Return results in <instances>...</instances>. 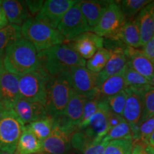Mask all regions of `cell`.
Instances as JSON below:
<instances>
[{"label":"cell","mask_w":154,"mask_h":154,"mask_svg":"<svg viewBox=\"0 0 154 154\" xmlns=\"http://www.w3.org/2000/svg\"><path fill=\"white\" fill-rule=\"evenodd\" d=\"M6 70L21 76L39 69L38 54L31 42L22 37L9 44L3 57Z\"/></svg>","instance_id":"6da1fadb"},{"label":"cell","mask_w":154,"mask_h":154,"mask_svg":"<svg viewBox=\"0 0 154 154\" xmlns=\"http://www.w3.org/2000/svg\"><path fill=\"white\" fill-rule=\"evenodd\" d=\"M40 64L50 76H57L72 67L85 66L86 61L68 44H59L38 53Z\"/></svg>","instance_id":"7a4b0ae2"},{"label":"cell","mask_w":154,"mask_h":154,"mask_svg":"<svg viewBox=\"0 0 154 154\" xmlns=\"http://www.w3.org/2000/svg\"><path fill=\"white\" fill-rule=\"evenodd\" d=\"M74 93L69 70L50 76L45 103L49 116L54 119L62 115Z\"/></svg>","instance_id":"3957f363"},{"label":"cell","mask_w":154,"mask_h":154,"mask_svg":"<svg viewBox=\"0 0 154 154\" xmlns=\"http://www.w3.org/2000/svg\"><path fill=\"white\" fill-rule=\"evenodd\" d=\"M21 33L23 38L33 44L38 53L66 41L57 29L35 18H29L22 25Z\"/></svg>","instance_id":"277c9868"},{"label":"cell","mask_w":154,"mask_h":154,"mask_svg":"<svg viewBox=\"0 0 154 154\" xmlns=\"http://www.w3.org/2000/svg\"><path fill=\"white\" fill-rule=\"evenodd\" d=\"M50 76L42 68L19 76V94L22 99L45 106Z\"/></svg>","instance_id":"5b68a950"},{"label":"cell","mask_w":154,"mask_h":154,"mask_svg":"<svg viewBox=\"0 0 154 154\" xmlns=\"http://www.w3.org/2000/svg\"><path fill=\"white\" fill-rule=\"evenodd\" d=\"M24 128L13 109L6 111L0 120V150L14 153Z\"/></svg>","instance_id":"8992f818"},{"label":"cell","mask_w":154,"mask_h":154,"mask_svg":"<svg viewBox=\"0 0 154 154\" xmlns=\"http://www.w3.org/2000/svg\"><path fill=\"white\" fill-rule=\"evenodd\" d=\"M57 30L66 41L73 40L86 32H93L82 14L80 1L73 6L65 14L58 26Z\"/></svg>","instance_id":"52a82bcc"},{"label":"cell","mask_w":154,"mask_h":154,"mask_svg":"<svg viewBox=\"0 0 154 154\" xmlns=\"http://www.w3.org/2000/svg\"><path fill=\"white\" fill-rule=\"evenodd\" d=\"M126 21L119 2L111 1L93 32L101 37L110 38L117 34Z\"/></svg>","instance_id":"ba28073f"},{"label":"cell","mask_w":154,"mask_h":154,"mask_svg":"<svg viewBox=\"0 0 154 154\" xmlns=\"http://www.w3.org/2000/svg\"><path fill=\"white\" fill-rule=\"evenodd\" d=\"M69 74L75 93L87 99L99 95L98 74L85 66H76L69 69Z\"/></svg>","instance_id":"9c48e42d"},{"label":"cell","mask_w":154,"mask_h":154,"mask_svg":"<svg viewBox=\"0 0 154 154\" xmlns=\"http://www.w3.org/2000/svg\"><path fill=\"white\" fill-rule=\"evenodd\" d=\"M79 1L76 0H47L38 14L36 20L57 29L65 14Z\"/></svg>","instance_id":"30bf717a"},{"label":"cell","mask_w":154,"mask_h":154,"mask_svg":"<svg viewBox=\"0 0 154 154\" xmlns=\"http://www.w3.org/2000/svg\"><path fill=\"white\" fill-rule=\"evenodd\" d=\"M146 86L125 88L128 96L122 116L131 129L139 125L143 108V91Z\"/></svg>","instance_id":"8fae6325"},{"label":"cell","mask_w":154,"mask_h":154,"mask_svg":"<svg viewBox=\"0 0 154 154\" xmlns=\"http://www.w3.org/2000/svg\"><path fill=\"white\" fill-rule=\"evenodd\" d=\"M19 76L4 69L0 76V103L7 110L14 109L20 99L19 88Z\"/></svg>","instance_id":"7c38bea8"},{"label":"cell","mask_w":154,"mask_h":154,"mask_svg":"<svg viewBox=\"0 0 154 154\" xmlns=\"http://www.w3.org/2000/svg\"><path fill=\"white\" fill-rule=\"evenodd\" d=\"M111 109L105 99H101L99 102V108L94 115L87 126L84 128L86 134L94 140H101L106 136L109 132L108 128V117Z\"/></svg>","instance_id":"4fadbf2b"},{"label":"cell","mask_w":154,"mask_h":154,"mask_svg":"<svg viewBox=\"0 0 154 154\" xmlns=\"http://www.w3.org/2000/svg\"><path fill=\"white\" fill-rule=\"evenodd\" d=\"M68 42V45L80 57L84 59H89L98 50L103 47L104 38L93 32H88Z\"/></svg>","instance_id":"5bb4252c"},{"label":"cell","mask_w":154,"mask_h":154,"mask_svg":"<svg viewBox=\"0 0 154 154\" xmlns=\"http://www.w3.org/2000/svg\"><path fill=\"white\" fill-rule=\"evenodd\" d=\"M71 138V135L63 131L54 122L51 135L42 141V150L47 154H66L72 149Z\"/></svg>","instance_id":"9a60e30c"},{"label":"cell","mask_w":154,"mask_h":154,"mask_svg":"<svg viewBox=\"0 0 154 154\" xmlns=\"http://www.w3.org/2000/svg\"><path fill=\"white\" fill-rule=\"evenodd\" d=\"M124 53L127 59V65L151 81L154 75V62L143 54L142 49L126 46Z\"/></svg>","instance_id":"2e32d148"},{"label":"cell","mask_w":154,"mask_h":154,"mask_svg":"<svg viewBox=\"0 0 154 154\" xmlns=\"http://www.w3.org/2000/svg\"><path fill=\"white\" fill-rule=\"evenodd\" d=\"M13 110L24 125L49 116L45 106L37 102H30L20 98Z\"/></svg>","instance_id":"e0dca14e"},{"label":"cell","mask_w":154,"mask_h":154,"mask_svg":"<svg viewBox=\"0 0 154 154\" xmlns=\"http://www.w3.org/2000/svg\"><path fill=\"white\" fill-rule=\"evenodd\" d=\"M1 8L10 24L20 26L30 18L29 11L25 2L16 0L2 1Z\"/></svg>","instance_id":"ac0fdd59"},{"label":"cell","mask_w":154,"mask_h":154,"mask_svg":"<svg viewBox=\"0 0 154 154\" xmlns=\"http://www.w3.org/2000/svg\"><path fill=\"white\" fill-rule=\"evenodd\" d=\"M109 39L120 41L125 45L136 49L141 47L140 31L136 17L126 20L117 34Z\"/></svg>","instance_id":"d6986e66"},{"label":"cell","mask_w":154,"mask_h":154,"mask_svg":"<svg viewBox=\"0 0 154 154\" xmlns=\"http://www.w3.org/2000/svg\"><path fill=\"white\" fill-rule=\"evenodd\" d=\"M154 1L146 6L136 17L140 31L141 47L154 37L153 8Z\"/></svg>","instance_id":"ffe728a7"},{"label":"cell","mask_w":154,"mask_h":154,"mask_svg":"<svg viewBox=\"0 0 154 154\" xmlns=\"http://www.w3.org/2000/svg\"><path fill=\"white\" fill-rule=\"evenodd\" d=\"M111 1H80L81 10L88 26L94 30Z\"/></svg>","instance_id":"44dd1931"},{"label":"cell","mask_w":154,"mask_h":154,"mask_svg":"<svg viewBox=\"0 0 154 154\" xmlns=\"http://www.w3.org/2000/svg\"><path fill=\"white\" fill-rule=\"evenodd\" d=\"M42 151V141L25 126L17 143L16 152L18 154H36Z\"/></svg>","instance_id":"7402d4cb"},{"label":"cell","mask_w":154,"mask_h":154,"mask_svg":"<svg viewBox=\"0 0 154 154\" xmlns=\"http://www.w3.org/2000/svg\"><path fill=\"white\" fill-rule=\"evenodd\" d=\"M124 70L119 74L107 79L101 84L99 88V95L101 99H106L114 96L126 88Z\"/></svg>","instance_id":"603a6c76"},{"label":"cell","mask_w":154,"mask_h":154,"mask_svg":"<svg viewBox=\"0 0 154 154\" xmlns=\"http://www.w3.org/2000/svg\"><path fill=\"white\" fill-rule=\"evenodd\" d=\"M22 37L21 26L14 24H8L0 29V58H3L6 49L9 44Z\"/></svg>","instance_id":"cb8c5ba5"},{"label":"cell","mask_w":154,"mask_h":154,"mask_svg":"<svg viewBox=\"0 0 154 154\" xmlns=\"http://www.w3.org/2000/svg\"><path fill=\"white\" fill-rule=\"evenodd\" d=\"M34 133V134L42 141H44L51 135L54 126V119L51 116L33 121L25 126Z\"/></svg>","instance_id":"d4e9b609"},{"label":"cell","mask_w":154,"mask_h":154,"mask_svg":"<svg viewBox=\"0 0 154 154\" xmlns=\"http://www.w3.org/2000/svg\"><path fill=\"white\" fill-rule=\"evenodd\" d=\"M111 51L103 47L96 51L91 59L86 61V66L88 70L95 74H99L104 67L111 57Z\"/></svg>","instance_id":"484cf974"},{"label":"cell","mask_w":154,"mask_h":154,"mask_svg":"<svg viewBox=\"0 0 154 154\" xmlns=\"http://www.w3.org/2000/svg\"><path fill=\"white\" fill-rule=\"evenodd\" d=\"M151 2L148 0H123L119 2V5L126 20H128L134 18L136 14Z\"/></svg>","instance_id":"4316f807"},{"label":"cell","mask_w":154,"mask_h":154,"mask_svg":"<svg viewBox=\"0 0 154 154\" xmlns=\"http://www.w3.org/2000/svg\"><path fill=\"white\" fill-rule=\"evenodd\" d=\"M143 108L139 125L154 116V86H146L143 89Z\"/></svg>","instance_id":"83f0119b"},{"label":"cell","mask_w":154,"mask_h":154,"mask_svg":"<svg viewBox=\"0 0 154 154\" xmlns=\"http://www.w3.org/2000/svg\"><path fill=\"white\" fill-rule=\"evenodd\" d=\"M133 145L132 138L111 140L106 147L103 154H131Z\"/></svg>","instance_id":"f1b7e54d"},{"label":"cell","mask_w":154,"mask_h":154,"mask_svg":"<svg viewBox=\"0 0 154 154\" xmlns=\"http://www.w3.org/2000/svg\"><path fill=\"white\" fill-rule=\"evenodd\" d=\"M101 99L99 95L88 99L87 101L84 105L82 119L78 128H84L87 126L88 122L97 111L99 102L101 101Z\"/></svg>","instance_id":"f546056e"},{"label":"cell","mask_w":154,"mask_h":154,"mask_svg":"<svg viewBox=\"0 0 154 154\" xmlns=\"http://www.w3.org/2000/svg\"><path fill=\"white\" fill-rule=\"evenodd\" d=\"M124 76L126 87H131V86L138 87V86L151 85L150 81L138 74L128 65H126L124 70Z\"/></svg>","instance_id":"4dcf8cb0"},{"label":"cell","mask_w":154,"mask_h":154,"mask_svg":"<svg viewBox=\"0 0 154 154\" xmlns=\"http://www.w3.org/2000/svg\"><path fill=\"white\" fill-rule=\"evenodd\" d=\"M104 138L108 141L117 139H124V138H132L133 139L131 128L126 121L124 120L118 126L109 131Z\"/></svg>","instance_id":"1f68e13d"},{"label":"cell","mask_w":154,"mask_h":154,"mask_svg":"<svg viewBox=\"0 0 154 154\" xmlns=\"http://www.w3.org/2000/svg\"><path fill=\"white\" fill-rule=\"evenodd\" d=\"M127 93L126 90H123L114 96H110L105 100L112 112L119 116H123L125 106L127 100Z\"/></svg>","instance_id":"d6a6232c"},{"label":"cell","mask_w":154,"mask_h":154,"mask_svg":"<svg viewBox=\"0 0 154 154\" xmlns=\"http://www.w3.org/2000/svg\"><path fill=\"white\" fill-rule=\"evenodd\" d=\"M94 141V140L90 138L84 130L78 128L74 134H72L71 138V144L73 149L76 150L82 153V151L85 149L86 146Z\"/></svg>","instance_id":"836d02e7"},{"label":"cell","mask_w":154,"mask_h":154,"mask_svg":"<svg viewBox=\"0 0 154 154\" xmlns=\"http://www.w3.org/2000/svg\"><path fill=\"white\" fill-rule=\"evenodd\" d=\"M154 131V116L148 119L140 124L138 127V130L136 134L133 137L134 141L135 140H142L148 143L151 134Z\"/></svg>","instance_id":"e575fe53"},{"label":"cell","mask_w":154,"mask_h":154,"mask_svg":"<svg viewBox=\"0 0 154 154\" xmlns=\"http://www.w3.org/2000/svg\"><path fill=\"white\" fill-rule=\"evenodd\" d=\"M109 142L104 138L101 140H94L86 146L82 154H103Z\"/></svg>","instance_id":"d590c367"},{"label":"cell","mask_w":154,"mask_h":154,"mask_svg":"<svg viewBox=\"0 0 154 154\" xmlns=\"http://www.w3.org/2000/svg\"><path fill=\"white\" fill-rule=\"evenodd\" d=\"M131 154H154V148L149 143L142 140H135Z\"/></svg>","instance_id":"8d00e7d4"},{"label":"cell","mask_w":154,"mask_h":154,"mask_svg":"<svg viewBox=\"0 0 154 154\" xmlns=\"http://www.w3.org/2000/svg\"><path fill=\"white\" fill-rule=\"evenodd\" d=\"M25 3H26L28 10L29 13H31V14L36 16L43 7L44 1H42V0H40V1L34 0L33 1V0H32V1H25Z\"/></svg>","instance_id":"74e56055"},{"label":"cell","mask_w":154,"mask_h":154,"mask_svg":"<svg viewBox=\"0 0 154 154\" xmlns=\"http://www.w3.org/2000/svg\"><path fill=\"white\" fill-rule=\"evenodd\" d=\"M125 119L123 118V116L116 114V113H114L111 110L109 117H108V128H109V131H110L113 128L118 126L119 124H120Z\"/></svg>","instance_id":"f35d334b"},{"label":"cell","mask_w":154,"mask_h":154,"mask_svg":"<svg viewBox=\"0 0 154 154\" xmlns=\"http://www.w3.org/2000/svg\"><path fill=\"white\" fill-rule=\"evenodd\" d=\"M142 51L146 57L154 62V37L142 47Z\"/></svg>","instance_id":"ab89813d"},{"label":"cell","mask_w":154,"mask_h":154,"mask_svg":"<svg viewBox=\"0 0 154 154\" xmlns=\"http://www.w3.org/2000/svg\"><path fill=\"white\" fill-rule=\"evenodd\" d=\"M2 1H0V29L6 27L9 24L8 21H7V17L5 16V12H4L2 9L1 8Z\"/></svg>","instance_id":"60d3db41"},{"label":"cell","mask_w":154,"mask_h":154,"mask_svg":"<svg viewBox=\"0 0 154 154\" xmlns=\"http://www.w3.org/2000/svg\"><path fill=\"white\" fill-rule=\"evenodd\" d=\"M6 111H7V109H6L4 107V106L1 103H0V120H1L3 114L5 113Z\"/></svg>","instance_id":"b9f144b4"},{"label":"cell","mask_w":154,"mask_h":154,"mask_svg":"<svg viewBox=\"0 0 154 154\" xmlns=\"http://www.w3.org/2000/svg\"><path fill=\"white\" fill-rule=\"evenodd\" d=\"M148 143H149L150 145H151L152 147L154 148V131L153 134H151V137L149 139V141H148Z\"/></svg>","instance_id":"7bdbcfd3"},{"label":"cell","mask_w":154,"mask_h":154,"mask_svg":"<svg viewBox=\"0 0 154 154\" xmlns=\"http://www.w3.org/2000/svg\"><path fill=\"white\" fill-rule=\"evenodd\" d=\"M4 69H5V66H4L3 64V58H0V76H1V74L2 73Z\"/></svg>","instance_id":"ee69618b"},{"label":"cell","mask_w":154,"mask_h":154,"mask_svg":"<svg viewBox=\"0 0 154 154\" xmlns=\"http://www.w3.org/2000/svg\"><path fill=\"white\" fill-rule=\"evenodd\" d=\"M66 154H82V153H80L79 151H76V150L72 149Z\"/></svg>","instance_id":"f6af8a7d"},{"label":"cell","mask_w":154,"mask_h":154,"mask_svg":"<svg viewBox=\"0 0 154 154\" xmlns=\"http://www.w3.org/2000/svg\"><path fill=\"white\" fill-rule=\"evenodd\" d=\"M0 154H14V153H9V152L1 151V150H0Z\"/></svg>","instance_id":"bcb514c9"},{"label":"cell","mask_w":154,"mask_h":154,"mask_svg":"<svg viewBox=\"0 0 154 154\" xmlns=\"http://www.w3.org/2000/svg\"><path fill=\"white\" fill-rule=\"evenodd\" d=\"M150 82H151V86H154V75L153 76V77L151 78V81H150Z\"/></svg>","instance_id":"7dc6e473"},{"label":"cell","mask_w":154,"mask_h":154,"mask_svg":"<svg viewBox=\"0 0 154 154\" xmlns=\"http://www.w3.org/2000/svg\"><path fill=\"white\" fill-rule=\"evenodd\" d=\"M36 154H47V153H44V151H42V152H39V153H36Z\"/></svg>","instance_id":"c3c4849f"},{"label":"cell","mask_w":154,"mask_h":154,"mask_svg":"<svg viewBox=\"0 0 154 154\" xmlns=\"http://www.w3.org/2000/svg\"><path fill=\"white\" fill-rule=\"evenodd\" d=\"M153 22H154V5H153Z\"/></svg>","instance_id":"681fc988"},{"label":"cell","mask_w":154,"mask_h":154,"mask_svg":"<svg viewBox=\"0 0 154 154\" xmlns=\"http://www.w3.org/2000/svg\"><path fill=\"white\" fill-rule=\"evenodd\" d=\"M14 154H18V153H17V152H15V153H14Z\"/></svg>","instance_id":"f907efd6"}]
</instances>
